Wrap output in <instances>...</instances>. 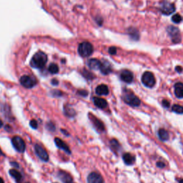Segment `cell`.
I'll return each mask as SVG.
<instances>
[{
  "mask_svg": "<svg viewBox=\"0 0 183 183\" xmlns=\"http://www.w3.org/2000/svg\"><path fill=\"white\" fill-rule=\"evenodd\" d=\"M142 82L147 87H153L155 85V78L154 75L150 72H145L142 77Z\"/></svg>",
  "mask_w": 183,
  "mask_h": 183,
  "instance_id": "4",
  "label": "cell"
},
{
  "mask_svg": "<svg viewBox=\"0 0 183 183\" xmlns=\"http://www.w3.org/2000/svg\"><path fill=\"white\" fill-rule=\"evenodd\" d=\"M122 99L126 104L132 107H138L140 105V99L130 92H126L123 94Z\"/></svg>",
  "mask_w": 183,
  "mask_h": 183,
  "instance_id": "2",
  "label": "cell"
},
{
  "mask_svg": "<svg viewBox=\"0 0 183 183\" xmlns=\"http://www.w3.org/2000/svg\"><path fill=\"white\" fill-rule=\"evenodd\" d=\"M58 175L59 179H61L64 183H70L72 181V177L70 176V174L65 172H59Z\"/></svg>",
  "mask_w": 183,
  "mask_h": 183,
  "instance_id": "19",
  "label": "cell"
},
{
  "mask_svg": "<svg viewBox=\"0 0 183 183\" xmlns=\"http://www.w3.org/2000/svg\"><path fill=\"white\" fill-rule=\"evenodd\" d=\"M110 145L112 146L113 150H119V147H120V145H119L118 142L116 140H112L110 141Z\"/></svg>",
  "mask_w": 183,
  "mask_h": 183,
  "instance_id": "27",
  "label": "cell"
},
{
  "mask_svg": "<svg viewBox=\"0 0 183 183\" xmlns=\"http://www.w3.org/2000/svg\"><path fill=\"white\" fill-rule=\"evenodd\" d=\"M172 20L173 22H175V23H180V22H181L182 20V17L180 15V14H175V15H173L172 17Z\"/></svg>",
  "mask_w": 183,
  "mask_h": 183,
  "instance_id": "26",
  "label": "cell"
},
{
  "mask_svg": "<svg viewBox=\"0 0 183 183\" xmlns=\"http://www.w3.org/2000/svg\"><path fill=\"white\" fill-rule=\"evenodd\" d=\"M179 183H183V180H180Z\"/></svg>",
  "mask_w": 183,
  "mask_h": 183,
  "instance_id": "39",
  "label": "cell"
},
{
  "mask_svg": "<svg viewBox=\"0 0 183 183\" xmlns=\"http://www.w3.org/2000/svg\"><path fill=\"white\" fill-rule=\"evenodd\" d=\"M62 132L64 133V134H65V135H69L68 133L67 132V131H66V130H62Z\"/></svg>",
  "mask_w": 183,
  "mask_h": 183,
  "instance_id": "37",
  "label": "cell"
},
{
  "mask_svg": "<svg viewBox=\"0 0 183 183\" xmlns=\"http://www.w3.org/2000/svg\"><path fill=\"white\" fill-rule=\"evenodd\" d=\"M160 11L165 15H170L175 12V7L172 3L164 2L160 7Z\"/></svg>",
  "mask_w": 183,
  "mask_h": 183,
  "instance_id": "8",
  "label": "cell"
},
{
  "mask_svg": "<svg viewBox=\"0 0 183 183\" xmlns=\"http://www.w3.org/2000/svg\"><path fill=\"white\" fill-rule=\"evenodd\" d=\"M70 183H74V182H70Z\"/></svg>",
  "mask_w": 183,
  "mask_h": 183,
  "instance_id": "40",
  "label": "cell"
},
{
  "mask_svg": "<svg viewBox=\"0 0 183 183\" xmlns=\"http://www.w3.org/2000/svg\"><path fill=\"white\" fill-rule=\"evenodd\" d=\"M12 143L16 150L19 152H23L26 149V145L24 140L19 136H14L12 139Z\"/></svg>",
  "mask_w": 183,
  "mask_h": 183,
  "instance_id": "6",
  "label": "cell"
},
{
  "mask_svg": "<svg viewBox=\"0 0 183 183\" xmlns=\"http://www.w3.org/2000/svg\"><path fill=\"white\" fill-rule=\"evenodd\" d=\"M89 118L91 120V122H92V124L95 126L96 129H97L98 131L100 132H102V131L105 130V125H104L103 122L102 121L99 120L98 118H97L95 116H94L92 114L90 113L88 115Z\"/></svg>",
  "mask_w": 183,
  "mask_h": 183,
  "instance_id": "10",
  "label": "cell"
},
{
  "mask_svg": "<svg viewBox=\"0 0 183 183\" xmlns=\"http://www.w3.org/2000/svg\"><path fill=\"white\" fill-rule=\"evenodd\" d=\"M36 154L40 159L44 162H47L49 160V155L47 152V151L44 149L42 147H41L39 145H35L34 146Z\"/></svg>",
  "mask_w": 183,
  "mask_h": 183,
  "instance_id": "9",
  "label": "cell"
},
{
  "mask_svg": "<svg viewBox=\"0 0 183 183\" xmlns=\"http://www.w3.org/2000/svg\"><path fill=\"white\" fill-rule=\"evenodd\" d=\"M158 135L160 139L162 141H166L169 139V133L165 129H160L158 132Z\"/></svg>",
  "mask_w": 183,
  "mask_h": 183,
  "instance_id": "22",
  "label": "cell"
},
{
  "mask_svg": "<svg viewBox=\"0 0 183 183\" xmlns=\"http://www.w3.org/2000/svg\"><path fill=\"white\" fill-rule=\"evenodd\" d=\"M77 93L82 96H87L88 95V92L86 90H80L77 92Z\"/></svg>",
  "mask_w": 183,
  "mask_h": 183,
  "instance_id": "32",
  "label": "cell"
},
{
  "mask_svg": "<svg viewBox=\"0 0 183 183\" xmlns=\"http://www.w3.org/2000/svg\"><path fill=\"white\" fill-rule=\"evenodd\" d=\"M162 105H163V107H166V108H168V107H170V102H168L167 100H164L162 101Z\"/></svg>",
  "mask_w": 183,
  "mask_h": 183,
  "instance_id": "31",
  "label": "cell"
},
{
  "mask_svg": "<svg viewBox=\"0 0 183 183\" xmlns=\"http://www.w3.org/2000/svg\"><path fill=\"white\" fill-rule=\"evenodd\" d=\"M21 85L27 89H31L37 85V80L33 77L24 75L20 78Z\"/></svg>",
  "mask_w": 183,
  "mask_h": 183,
  "instance_id": "7",
  "label": "cell"
},
{
  "mask_svg": "<svg viewBox=\"0 0 183 183\" xmlns=\"http://www.w3.org/2000/svg\"><path fill=\"white\" fill-rule=\"evenodd\" d=\"M175 94L177 98H183V83L177 82L175 85Z\"/></svg>",
  "mask_w": 183,
  "mask_h": 183,
  "instance_id": "17",
  "label": "cell"
},
{
  "mask_svg": "<svg viewBox=\"0 0 183 183\" xmlns=\"http://www.w3.org/2000/svg\"><path fill=\"white\" fill-rule=\"evenodd\" d=\"M87 65L89 68L92 70H100L101 65H102V62H100L97 59H90L87 62Z\"/></svg>",
  "mask_w": 183,
  "mask_h": 183,
  "instance_id": "14",
  "label": "cell"
},
{
  "mask_svg": "<svg viewBox=\"0 0 183 183\" xmlns=\"http://www.w3.org/2000/svg\"><path fill=\"white\" fill-rule=\"evenodd\" d=\"M167 32L174 43H179L181 41V35L179 29L173 26H170L167 29Z\"/></svg>",
  "mask_w": 183,
  "mask_h": 183,
  "instance_id": "5",
  "label": "cell"
},
{
  "mask_svg": "<svg viewBox=\"0 0 183 183\" xmlns=\"http://www.w3.org/2000/svg\"><path fill=\"white\" fill-rule=\"evenodd\" d=\"M157 166L159 167H164L165 166V163H163V162H157Z\"/></svg>",
  "mask_w": 183,
  "mask_h": 183,
  "instance_id": "33",
  "label": "cell"
},
{
  "mask_svg": "<svg viewBox=\"0 0 183 183\" xmlns=\"http://www.w3.org/2000/svg\"><path fill=\"white\" fill-rule=\"evenodd\" d=\"M48 70L51 74H57L59 72V67L56 64H51L49 66Z\"/></svg>",
  "mask_w": 183,
  "mask_h": 183,
  "instance_id": "23",
  "label": "cell"
},
{
  "mask_svg": "<svg viewBox=\"0 0 183 183\" xmlns=\"http://www.w3.org/2000/svg\"><path fill=\"white\" fill-rule=\"evenodd\" d=\"M55 183H57V182H55Z\"/></svg>",
  "mask_w": 183,
  "mask_h": 183,
  "instance_id": "42",
  "label": "cell"
},
{
  "mask_svg": "<svg viewBox=\"0 0 183 183\" xmlns=\"http://www.w3.org/2000/svg\"><path fill=\"white\" fill-rule=\"evenodd\" d=\"M93 102L97 107L100 109H105L107 107V102L102 98L94 97Z\"/></svg>",
  "mask_w": 183,
  "mask_h": 183,
  "instance_id": "15",
  "label": "cell"
},
{
  "mask_svg": "<svg viewBox=\"0 0 183 183\" xmlns=\"http://www.w3.org/2000/svg\"><path fill=\"white\" fill-rule=\"evenodd\" d=\"M52 82L53 85H58V81L56 80H53L52 81Z\"/></svg>",
  "mask_w": 183,
  "mask_h": 183,
  "instance_id": "35",
  "label": "cell"
},
{
  "mask_svg": "<svg viewBox=\"0 0 183 183\" xmlns=\"http://www.w3.org/2000/svg\"><path fill=\"white\" fill-rule=\"evenodd\" d=\"M96 93L98 95H107L109 94L108 87L105 85H100L96 88Z\"/></svg>",
  "mask_w": 183,
  "mask_h": 183,
  "instance_id": "18",
  "label": "cell"
},
{
  "mask_svg": "<svg viewBox=\"0 0 183 183\" xmlns=\"http://www.w3.org/2000/svg\"><path fill=\"white\" fill-rule=\"evenodd\" d=\"M109 53L112 55H115L117 53V49L115 47H111L109 48Z\"/></svg>",
  "mask_w": 183,
  "mask_h": 183,
  "instance_id": "30",
  "label": "cell"
},
{
  "mask_svg": "<svg viewBox=\"0 0 183 183\" xmlns=\"http://www.w3.org/2000/svg\"><path fill=\"white\" fill-rule=\"evenodd\" d=\"M27 183H29V182H27Z\"/></svg>",
  "mask_w": 183,
  "mask_h": 183,
  "instance_id": "41",
  "label": "cell"
},
{
  "mask_svg": "<svg viewBox=\"0 0 183 183\" xmlns=\"http://www.w3.org/2000/svg\"><path fill=\"white\" fill-rule=\"evenodd\" d=\"M0 183H4L3 179H2L1 177H0Z\"/></svg>",
  "mask_w": 183,
  "mask_h": 183,
  "instance_id": "38",
  "label": "cell"
},
{
  "mask_svg": "<svg viewBox=\"0 0 183 183\" xmlns=\"http://www.w3.org/2000/svg\"><path fill=\"white\" fill-rule=\"evenodd\" d=\"M9 174H10L12 177H13L14 179H15V180L17 182H21L22 179H23L21 173L19 172L18 171H17V170L14 169H12L9 170Z\"/></svg>",
  "mask_w": 183,
  "mask_h": 183,
  "instance_id": "21",
  "label": "cell"
},
{
  "mask_svg": "<svg viewBox=\"0 0 183 183\" xmlns=\"http://www.w3.org/2000/svg\"><path fill=\"white\" fill-rule=\"evenodd\" d=\"M172 110L173 112L177 114H183V107L180 105H175L172 106Z\"/></svg>",
  "mask_w": 183,
  "mask_h": 183,
  "instance_id": "24",
  "label": "cell"
},
{
  "mask_svg": "<svg viewBox=\"0 0 183 183\" xmlns=\"http://www.w3.org/2000/svg\"><path fill=\"white\" fill-rule=\"evenodd\" d=\"M175 70H176L177 72H179V73H180V72H182V68L181 67H180V66H177V67H176V68H175Z\"/></svg>",
  "mask_w": 183,
  "mask_h": 183,
  "instance_id": "34",
  "label": "cell"
},
{
  "mask_svg": "<svg viewBox=\"0 0 183 183\" xmlns=\"http://www.w3.org/2000/svg\"><path fill=\"white\" fill-rule=\"evenodd\" d=\"M120 78L123 82L130 84L133 81V74L129 70H123L120 74Z\"/></svg>",
  "mask_w": 183,
  "mask_h": 183,
  "instance_id": "12",
  "label": "cell"
},
{
  "mask_svg": "<svg viewBox=\"0 0 183 183\" xmlns=\"http://www.w3.org/2000/svg\"><path fill=\"white\" fill-rule=\"evenodd\" d=\"M54 142H55L56 145L57 146L59 149L64 150L65 152L68 153L69 155L71 154V151L70 150V147H69V146L67 145L63 140H62L58 137H56L55 139H54Z\"/></svg>",
  "mask_w": 183,
  "mask_h": 183,
  "instance_id": "13",
  "label": "cell"
},
{
  "mask_svg": "<svg viewBox=\"0 0 183 183\" xmlns=\"http://www.w3.org/2000/svg\"><path fill=\"white\" fill-rule=\"evenodd\" d=\"M93 52V46L90 42H82L78 47V53L82 57H87Z\"/></svg>",
  "mask_w": 183,
  "mask_h": 183,
  "instance_id": "3",
  "label": "cell"
},
{
  "mask_svg": "<svg viewBox=\"0 0 183 183\" xmlns=\"http://www.w3.org/2000/svg\"><path fill=\"white\" fill-rule=\"evenodd\" d=\"M29 125H30L31 127L33 128V129H37L38 127V124H37V122L35 120H32L30 121V122H29Z\"/></svg>",
  "mask_w": 183,
  "mask_h": 183,
  "instance_id": "29",
  "label": "cell"
},
{
  "mask_svg": "<svg viewBox=\"0 0 183 183\" xmlns=\"http://www.w3.org/2000/svg\"><path fill=\"white\" fill-rule=\"evenodd\" d=\"M87 183H104V180L102 175L98 172H91L87 177Z\"/></svg>",
  "mask_w": 183,
  "mask_h": 183,
  "instance_id": "11",
  "label": "cell"
},
{
  "mask_svg": "<svg viewBox=\"0 0 183 183\" xmlns=\"http://www.w3.org/2000/svg\"><path fill=\"white\" fill-rule=\"evenodd\" d=\"M122 158L125 164H127V165H132L135 161V156H133L132 155L130 154V153H125V154L123 155Z\"/></svg>",
  "mask_w": 183,
  "mask_h": 183,
  "instance_id": "20",
  "label": "cell"
},
{
  "mask_svg": "<svg viewBox=\"0 0 183 183\" xmlns=\"http://www.w3.org/2000/svg\"><path fill=\"white\" fill-rule=\"evenodd\" d=\"M83 75L85 76L87 79H89V80H92V79H93L94 77H95V76H94L92 74L90 73V72H88L87 70H84Z\"/></svg>",
  "mask_w": 183,
  "mask_h": 183,
  "instance_id": "28",
  "label": "cell"
},
{
  "mask_svg": "<svg viewBox=\"0 0 183 183\" xmlns=\"http://www.w3.org/2000/svg\"><path fill=\"white\" fill-rule=\"evenodd\" d=\"M65 113L68 117H73L75 115V111L72 108H69L67 107H65Z\"/></svg>",
  "mask_w": 183,
  "mask_h": 183,
  "instance_id": "25",
  "label": "cell"
},
{
  "mask_svg": "<svg viewBox=\"0 0 183 183\" xmlns=\"http://www.w3.org/2000/svg\"><path fill=\"white\" fill-rule=\"evenodd\" d=\"M47 62V56L42 52H38L34 54L31 59L30 65L34 68L41 69L43 68Z\"/></svg>",
  "mask_w": 183,
  "mask_h": 183,
  "instance_id": "1",
  "label": "cell"
},
{
  "mask_svg": "<svg viewBox=\"0 0 183 183\" xmlns=\"http://www.w3.org/2000/svg\"><path fill=\"white\" fill-rule=\"evenodd\" d=\"M100 70L104 75H108L112 72V66L107 61H103L102 62Z\"/></svg>",
  "mask_w": 183,
  "mask_h": 183,
  "instance_id": "16",
  "label": "cell"
},
{
  "mask_svg": "<svg viewBox=\"0 0 183 183\" xmlns=\"http://www.w3.org/2000/svg\"><path fill=\"white\" fill-rule=\"evenodd\" d=\"M2 127H3V122H2V121L0 120V128Z\"/></svg>",
  "mask_w": 183,
  "mask_h": 183,
  "instance_id": "36",
  "label": "cell"
}]
</instances>
